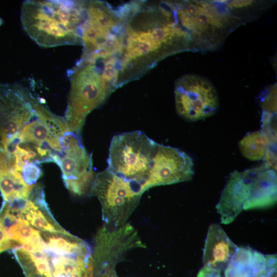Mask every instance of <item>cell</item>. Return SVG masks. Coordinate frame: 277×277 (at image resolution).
Returning a JSON list of instances; mask_svg holds the SVG:
<instances>
[{"mask_svg":"<svg viewBox=\"0 0 277 277\" xmlns=\"http://www.w3.org/2000/svg\"><path fill=\"white\" fill-rule=\"evenodd\" d=\"M90 192L100 203L103 226L114 230L127 223L144 191L139 183L125 179L106 168L95 175Z\"/></svg>","mask_w":277,"mask_h":277,"instance_id":"6","label":"cell"},{"mask_svg":"<svg viewBox=\"0 0 277 277\" xmlns=\"http://www.w3.org/2000/svg\"><path fill=\"white\" fill-rule=\"evenodd\" d=\"M12 251L26 277H94L89 245L66 230L39 231L38 237Z\"/></svg>","mask_w":277,"mask_h":277,"instance_id":"1","label":"cell"},{"mask_svg":"<svg viewBox=\"0 0 277 277\" xmlns=\"http://www.w3.org/2000/svg\"><path fill=\"white\" fill-rule=\"evenodd\" d=\"M116 58L112 57L106 62L102 70L101 77L103 81L114 89V81L116 80L117 76V71L116 69Z\"/></svg>","mask_w":277,"mask_h":277,"instance_id":"18","label":"cell"},{"mask_svg":"<svg viewBox=\"0 0 277 277\" xmlns=\"http://www.w3.org/2000/svg\"><path fill=\"white\" fill-rule=\"evenodd\" d=\"M12 249V246L6 233L0 222V253Z\"/></svg>","mask_w":277,"mask_h":277,"instance_id":"20","label":"cell"},{"mask_svg":"<svg viewBox=\"0 0 277 277\" xmlns=\"http://www.w3.org/2000/svg\"><path fill=\"white\" fill-rule=\"evenodd\" d=\"M158 145L140 130L116 134L110 142L107 168L139 183L144 190Z\"/></svg>","mask_w":277,"mask_h":277,"instance_id":"7","label":"cell"},{"mask_svg":"<svg viewBox=\"0 0 277 277\" xmlns=\"http://www.w3.org/2000/svg\"><path fill=\"white\" fill-rule=\"evenodd\" d=\"M29 224L39 231L62 232L65 230L55 221L45 199L43 188L35 184L27 197L12 200Z\"/></svg>","mask_w":277,"mask_h":277,"instance_id":"12","label":"cell"},{"mask_svg":"<svg viewBox=\"0 0 277 277\" xmlns=\"http://www.w3.org/2000/svg\"><path fill=\"white\" fill-rule=\"evenodd\" d=\"M221 273L214 270L203 267L199 271L197 277H222Z\"/></svg>","mask_w":277,"mask_h":277,"instance_id":"21","label":"cell"},{"mask_svg":"<svg viewBox=\"0 0 277 277\" xmlns=\"http://www.w3.org/2000/svg\"><path fill=\"white\" fill-rule=\"evenodd\" d=\"M276 169L268 164L232 172L216 205L221 223L228 224L243 210L264 208L276 203Z\"/></svg>","mask_w":277,"mask_h":277,"instance_id":"4","label":"cell"},{"mask_svg":"<svg viewBox=\"0 0 277 277\" xmlns=\"http://www.w3.org/2000/svg\"><path fill=\"white\" fill-rule=\"evenodd\" d=\"M2 24H3V20H2V19L0 17V26L2 25Z\"/></svg>","mask_w":277,"mask_h":277,"instance_id":"22","label":"cell"},{"mask_svg":"<svg viewBox=\"0 0 277 277\" xmlns=\"http://www.w3.org/2000/svg\"><path fill=\"white\" fill-rule=\"evenodd\" d=\"M238 145L242 155L250 161L264 159L266 154L276 155V146L271 143L261 130L247 134Z\"/></svg>","mask_w":277,"mask_h":277,"instance_id":"15","label":"cell"},{"mask_svg":"<svg viewBox=\"0 0 277 277\" xmlns=\"http://www.w3.org/2000/svg\"><path fill=\"white\" fill-rule=\"evenodd\" d=\"M176 19L189 35L194 51L214 50L235 28L251 19L231 1L172 3Z\"/></svg>","mask_w":277,"mask_h":277,"instance_id":"3","label":"cell"},{"mask_svg":"<svg viewBox=\"0 0 277 277\" xmlns=\"http://www.w3.org/2000/svg\"><path fill=\"white\" fill-rule=\"evenodd\" d=\"M67 73L70 90L64 118L68 129L80 135L88 114L101 105L113 89L103 81L95 62L80 60Z\"/></svg>","mask_w":277,"mask_h":277,"instance_id":"5","label":"cell"},{"mask_svg":"<svg viewBox=\"0 0 277 277\" xmlns=\"http://www.w3.org/2000/svg\"><path fill=\"white\" fill-rule=\"evenodd\" d=\"M266 267V255L249 247H238L224 270V277H260Z\"/></svg>","mask_w":277,"mask_h":277,"instance_id":"14","label":"cell"},{"mask_svg":"<svg viewBox=\"0 0 277 277\" xmlns=\"http://www.w3.org/2000/svg\"><path fill=\"white\" fill-rule=\"evenodd\" d=\"M80 136L73 134L64 145V155L57 165L64 184L73 195L82 196L90 192L95 177L92 159L82 143Z\"/></svg>","mask_w":277,"mask_h":277,"instance_id":"9","label":"cell"},{"mask_svg":"<svg viewBox=\"0 0 277 277\" xmlns=\"http://www.w3.org/2000/svg\"><path fill=\"white\" fill-rule=\"evenodd\" d=\"M94 277H118L114 267L107 266L94 269Z\"/></svg>","mask_w":277,"mask_h":277,"instance_id":"19","label":"cell"},{"mask_svg":"<svg viewBox=\"0 0 277 277\" xmlns=\"http://www.w3.org/2000/svg\"><path fill=\"white\" fill-rule=\"evenodd\" d=\"M86 2L27 0L21 13L22 26L39 46L49 48L82 44Z\"/></svg>","mask_w":277,"mask_h":277,"instance_id":"2","label":"cell"},{"mask_svg":"<svg viewBox=\"0 0 277 277\" xmlns=\"http://www.w3.org/2000/svg\"><path fill=\"white\" fill-rule=\"evenodd\" d=\"M193 174L194 163L189 155L176 148L159 144L144 190L188 181Z\"/></svg>","mask_w":277,"mask_h":277,"instance_id":"10","label":"cell"},{"mask_svg":"<svg viewBox=\"0 0 277 277\" xmlns=\"http://www.w3.org/2000/svg\"><path fill=\"white\" fill-rule=\"evenodd\" d=\"M175 108L184 120L194 122L213 115L219 106L217 92L207 78L194 74L185 75L175 83Z\"/></svg>","mask_w":277,"mask_h":277,"instance_id":"8","label":"cell"},{"mask_svg":"<svg viewBox=\"0 0 277 277\" xmlns=\"http://www.w3.org/2000/svg\"><path fill=\"white\" fill-rule=\"evenodd\" d=\"M261 106L262 112L276 113V85L267 89L261 96Z\"/></svg>","mask_w":277,"mask_h":277,"instance_id":"16","label":"cell"},{"mask_svg":"<svg viewBox=\"0 0 277 277\" xmlns=\"http://www.w3.org/2000/svg\"><path fill=\"white\" fill-rule=\"evenodd\" d=\"M144 247L136 230L130 224L114 230L103 226L95 238L94 268L114 267L128 251Z\"/></svg>","mask_w":277,"mask_h":277,"instance_id":"11","label":"cell"},{"mask_svg":"<svg viewBox=\"0 0 277 277\" xmlns=\"http://www.w3.org/2000/svg\"><path fill=\"white\" fill-rule=\"evenodd\" d=\"M238 247L219 224H211L205 243L203 267L221 273L226 269Z\"/></svg>","mask_w":277,"mask_h":277,"instance_id":"13","label":"cell"},{"mask_svg":"<svg viewBox=\"0 0 277 277\" xmlns=\"http://www.w3.org/2000/svg\"><path fill=\"white\" fill-rule=\"evenodd\" d=\"M24 182L28 186H33L42 175V171L38 164L34 163L25 165L21 171Z\"/></svg>","mask_w":277,"mask_h":277,"instance_id":"17","label":"cell"}]
</instances>
